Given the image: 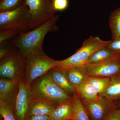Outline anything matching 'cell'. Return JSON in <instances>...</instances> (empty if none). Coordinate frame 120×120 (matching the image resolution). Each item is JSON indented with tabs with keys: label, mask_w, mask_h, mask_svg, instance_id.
I'll list each match as a JSON object with an SVG mask.
<instances>
[{
	"label": "cell",
	"mask_w": 120,
	"mask_h": 120,
	"mask_svg": "<svg viewBox=\"0 0 120 120\" xmlns=\"http://www.w3.org/2000/svg\"><path fill=\"white\" fill-rule=\"evenodd\" d=\"M110 77H89L87 80L99 96L105 93L109 84Z\"/></svg>",
	"instance_id": "cell-21"
},
{
	"label": "cell",
	"mask_w": 120,
	"mask_h": 120,
	"mask_svg": "<svg viewBox=\"0 0 120 120\" xmlns=\"http://www.w3.org/2000/svg\"><path fill=\"white\" fill-rule=\"evenodd\" d=\"M19 82L0 78V100L12 106L19 91Z\"/></svg>",
	"instance_id": "cell-11"
},
{
	"label": "cell",
	"mask_w": 120,
	"mask_h": 120,
	"mask_svg": "<svg viewBox=\"0 0 120 120\" xmlns=\"http://www.w3.org/2000/svg\"><path fill=\"white\" fill-rule=\"evenodd\" d=\"M103 120H120V109L114 103Z\"/></svg>",
	"instance_id": "cell-26"
},
{
	"label": "cell",
	"mask_w": 120,
	"mask_h": 120,
	"mask_svg": "<svg viewBox=\"0 0 120 120\" xmlns=\"http://www.w3.org/2000/svg\"><path fill=\"white\" fill-rule=\"evenodd\" d=\"M60 70L75 88L82 82L87 80L89 77L85 73L83 67H75Z\"/></svg>",
	"instance_id": "cell-16"
},
{
	"label": "cell",
	"mask_w": 120,
	"mask_h": 120,
	"mask_svg": "<svg viewBox=\"0 0 120 120\" xmlns=\"http://www.w3.org/2000/svg\"><path fill=\"white\" fill-rule=\"evenodd\" d=\"M75 120H90V116L82 99L77 93L72 97Z\"/></svg>",
	"instance_id": "cell-19"
},
{
	"label": "cell",
	"mask_w": 120,
	"mask_h": 120,
	"mask_svg": "<svg viewBox=\"0 0 120 120\" xmlns=\"http://www.w3.org/2000/svg\"><path fill=\"white\" fill-rule=\"evenodd\" d=\"M49 115H41L26 117L25 120H49Z\"/></svg>",
	"instance_id": "cell-29"
},
{
	"label": "cell",
	"mask_w": 120,
	"mask_h": 120,
	"mask_svg": "<svg viewBox=\"0 0 120 120\" xmlns=\"http://www.w3.org/2000/svg\"><path fill=\"white\" fill-rule=\"evenodd\" d=\"M75 88L77 94L83 102H91L99 98L98 94L87 80L82 82Z\"/></svg>",
	"instance_id": "cell-15"
},
{
	"label": "cell",
	"mask_w": 120,
	"mask_h": 120,
	"mask_svg": "<svg viewBox=\"0 0 120 120\" xmlns=\"http://www.w3.org/2000/svg\"><path fill=\"white\" fill-rule=\"evenodd\" d=\"M8 29L20 34L31 30L30 14L25 2L17 8L0 12V30Z\"/></svg>",
	"instance_id": "cell-5"
},
{
	"label": "cell",
	"mask_w": 120,
	"mask_h": 120,
	"mask_svg": "<svg viewBox=\"0 0 120 120\" xmlns=\"http://www.w3.org/2000/svg\"><path fill=\"white\" fill-rule=\"evenodd\" d=\"M30 88L33 98L57 105L70 101L72 98L55 83L49 72L34 80L31 84Z\"/></svg>",
	"instance_id": "cell-2"
},
{
	"label": "cell",
	"mask_w": 120,
	"mask_h": 120,
	"mask_svg": "<svg viewBox=\"0 0 120 120\" xmlns=\"http://www.w3.org/2000/svg\"><path fill=\"white\" fill-rule=\"evenodd\" d=\"M101 96L114 101L120 97V75L110 77L109 86Z\"/></svg>",
	"instance_id": "cell-18"
},
{
	"label": "cell",
	"mask_w": 120,
	"mask_h": 120,
	"mask_svg": "<svg viewBox=\"0 0 120 120\" xmlns=\"http://www.w3.org/2000/svg\"><path fill=\"white\" fill-rule=\"evenodd\" d=\"M110 41H103L99 37L90 36L84 41L82 46L74 54L65 60H59L56 66L53 68L60 70L83 67L91 54Z\"/></svg>",
	"instance_id": "cell-3"
},
{
	"label": "cell",
	"mask_w": 120,
	"mask_h": 120,
	"mask_svg": "<svg viewBox=\"0 0 120 120\" xmlns=\"http://www.w3.org/2000/svg\"><path fill=\"white\" fill-rule=\"evenodd\" d=\"M49 72L55 83L68 94L72 97L76 93L75 88L69 82L61 70L52 68Z\"/></svg>",
	"instance_id": "cell-14"
},
{
	"label": "cell",
	"mask_w": 120,
	"mask_h": 120,
	"mask_svg": "<svg viewBox=\"0 0 120 120\" xmlns=\"http://www.w3.org/2000/svg\"><path fill=\"white\" fill-rule=\"evenodd\" d=\"M109 23L112 32V40L120 37V7L110 13Z\"/></svg>",
	"instance_id": "cell-20"
},
{
	"label": "cell",
	"mask_w": 120,
	"mask_h": 120,
	"mask_svg": "<svg viewBox=\"0 0 120 120\" xmlns=\"http://www.w3.org/2000/svg\"><path fill=\"white\" fill-rule=\"evenodd\" d=\"M49 120H75L72 98L70 101L58 105L50 115Z\"/></svg>",
	"instance_id": "cell-13"
},
{
	"label": "cell",
	"mask_w": 120,
	"mask_h": 120,
	"mask_svg": "<svg viewBox=\"0 0 120 120\" xmlns=\"http://www.w3.org/2000/svg\"><path fill=\"white\" fill-rule=\"evenodd\" d=\"M53 0H24L31 17V30L43 24L55 15Z\"/></svg>",
	"instance_id": "cell-7"
},
{
	"label": "cell",
	"mask_w": 120,
	"mask_h": 120,
	"mask_svg": "<svg viewBox=\"0 0 120 120\" xmlns=\"http://www.w3.org/2000/svg\"><path fill=\"white\" fill-rule=\"evenodd\" d=\"M116 100H118V102L117 103H116V105L117 106L118 108L120 109V97H119Z\"/></svg>",
	"instance_id": "cell-30"
},
{
	"label": "cell",
	"mask_w": 120,
	"mask_h": 120,
	"mask_svg": "<svg viewBox=\"0 0 120 120\" xmlns=\"http://www.w3.org/2000/svg\"><path fill=\"white\" fill-rule=\"evenodd\" d=\"M88 77H111L120 75V55L96 64H88L83 67Z\"/></svg>",
	"instance_id": "cell-8"
},
{
	"label": "cell",
	"mask_w": 120,
	"mask_h": 120,
	"mask_svg": "<svg viewBox=\"0 0 120 120\" xmlns=\"http://www.w3.org/2000/svg\"><path fill=\"white\" fill-rule=\"evenodd\" d=\"M26 73L24 80L30 87L34 80L47 73L56 66L59 60H53L44 52H32L24 56Z\"/></svg>",
	"instance_id": "cell-4"
},
{
	"label": "cell",
	"mask_w": 120,
	"mask_h": 120,
	"mask_svg": "<svg viewBox=\"0 0 120 120\" xmlns=\"http://www.w3.org/2000/svg\"><path fill=\"white\" fill-rule=\"evenodd\" d=\"M32 98L30 87L26 84L24 79L20 81L19 91L12 106L16 120H25Z\"/></svg>",
	"instance_id": "cell-9"
},
{
	"label": "cell",
	"mask_w": 120,
	"mask_h": 120,
	"mask_svg": "<svg viewBox=\"0 0 120 120\" xmlns=\"http://www.w3.org/2000/svg\"><path fill=\"white\" fill-rule=\"evenodd\" d=\"M114 101L103 96H99L96 101L83 102L90 117L92 120H103L114 104Z\"/></svg>",
	"instance_id": "cell-10"
},
{
	"label": "cell",
	"mask_w": 120,
	"mask_h": 120,
	"mask_svg": "<svg viewBox=\"0 0 120 120\" xmlns=\"http://www.w3.org/2000/svg\"><path fill=\"white\" fill-rule=\"evenodd\" d=\"M107 46L113 52L120 55V37L111 40Z\"/></svg>",
	"instance_id": "cell-28"
},
{
	"label": "cell",
	"mask_w": 120,
	"mask_h": 120,
	"mask_svg": "<svg viewBox=\"0 0 120 120\" xmlns=\"http://www.w3.org/2000/svg\"><path fill=\"white\" fill-rule=\"evenodd\" d=\"M0 114L4 120H17L12 106L0 100Z\"/></svg>",
	"instance_id": "cell-22"
},
{
	"label": "cell",
	"mask_w": 120,
	"mask_h": 120,
	"mask_svg": "<svg viewBox=\"0 0 120 120\" xmlns=\"http://www.w3.org/2000/svg\"><path fill=\"white\" fill-rule=\"evenodd\" d=\"M54 0H53V3L54 1Z\"/></svg>",
	"instance_id": "cell-31"
},
{
	"label": "cell",
	"mask_w": 120,
	"mask_h": 120,
	"mask_svg": "<svg viewBox=\"0 0 120 120\" xmlns=\"http://www.w3.org/2000/svg\"><path fill=\"white\" fill-rule=\"evenodd\" d=\"M26 73L24 56L18 49L0 60V78L19 82L24 79Z\"/></svg>",
	"instance_id": "cell-6"
},
{
	"label": "cell",
	"mask_w": 120,
	"mask_h": 120,
	"mask_svg": "<svg viewBox=\"0 0 120 120\" xmlns=\"http://www.w3.org/2000/svg\"><path fill=\"white\" fill-rule=\"evenodd\" d=\"M19 34L15 30L10 29L0 30V43L11 40Z\"/></svg>",
	"instance_id": "cell-25"
},
{
	"label": "cell",
	"mask_w": 120,
	"mask_h": 120,
	"mask_svg": "<svg viewBox=\"0 0 120 120\" xmlns=\"http://www.w3.org/2000/svg\"><path fill=\"white\" fill-rule=\"evenodd\" d=\"M24 2V0H0V12L17 8Z\"/></svg>",
	"instance_id": "cell-23"
},
{
	"label": "cell",
	"mask_w": 120,
	"mask_h": 120,
	"mask_svg": "<svg viewBox=\"0 0 120 120\" xmlns=\"http://www.w3.org/2000/svg\"><path fill=\"white\" fill-rule=\"evenodd\" d=\"M57 106L43 100L32 98L30 102L26 117L41 115L50 116Z\"/></svg>",
	"instance_id": "cell-12"
},
{
	"label": "cell",
	"mask_w": 120,
	"mask_h": 120,
	"mask_svg": "<svg viewBox=\"0 0 120 120\" xmlns=\"http://www.w3.org/2000/svg\"><path fill=\"white\" fill-rule=\"evenodd\" d=\"M107 45L101 47L91 54L87 61L86 64L103 62L117 54L110 49Z\"/></svg>",
	"instance_id": "cell-17"
},
{
	"label": "cell",
	"mask_w": 120,
	"mask_h": 120,
	"mask_svg": "<svg viewBox=\"0 0 120 120\" xmlns=\"http://www.w3.org/2000/svg\"><path fill=\"white\" fill-rule=\"evenodd\" d=\"M58 19L59 16L55 15L41 26L9 40L24 56L30 53L44 52L42 43L45 37L49 32L57 31Z\"/></svg>",
	"instance_id": "cell-1"
},
{
	"label": "cell",
	"mask_w": 120,
	"mask_h": 120,
	"mask_svg": "<svg viewBox=\"0 0 120 120\" xmlns=\"http://www.w3.org/2000/svg\"><path fill=\"white\" fill-rule=\"evenodd\" d=\"M69 5L68 0H54L53 8L56 12L64 11L67 9Z\"/></svg>",
	"instance_id": "cell-27"
},
{
	"label": "cell",
	"mask_w": 120,
	"mask_h": 120,
	"mask_svg": "<svg viewBox=\"0 0 120 120\" xmlns=\"http://www.w3.org/2000/svg\"><path fill=\"white\" fill-rule=\"evenodd\" d=\"M16 49L10 40L0 43V60L8 56Z\"/></svg>",
	"instance_id": "cell-24"
}]
</instances>
